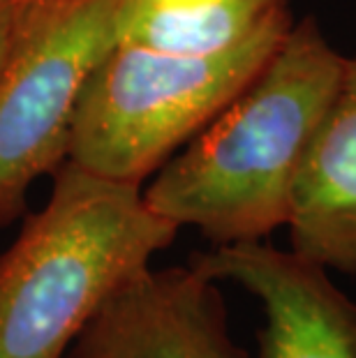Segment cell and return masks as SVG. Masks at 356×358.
<instances>
[{"label": "cell", "instance_id": "obj_1", "mask_svg": "<svg viewBox=\"0 0 356 358\" xmlns=\"http://www.w3.org/2000/svg\"><path fill=\"white\" fill-rule=\"evenodd\" d=\"M345 58L315 17L294 21L259 74L141 187L148 208L211 245L266 241L287 227Z\"/></svg>", "mask_w": 356, "mask_h": 358}, {"label": "cell", "instance_id": "obj_2", "mask_svg": "<svg viewBox=\"0 0 356 358\" xmlns=\"http://www.w3.org/2000/svg\"><path fill=\"white\" fill-rule=\"evenodd\" d=\"M47 203L0 252V358H67L100 308L173 243L139 185L63 162Z\"/></svg>", "mask_w": 356, "mask_h": 358}, {"label": "cell", "instance_id": "obj_3", "mask_svg": "<svg viewBox=\"0 0 356 358\" xmlns=\"http://www.w3.org/2000/svg\"><path fill=\"white\" fill-rule=\"evenodd\" d=\"M290 24L220 56H178L116 44L90 72L67 129L65 162L143 187L252 81Z\"/></svg>", "mask_w": 356, "mask_h": 358}, {"label": "cell", "instance_id": "obj_4", "mask_svg": "<svg viewBox=\"0 0 356 358\" xmlns=\"http://www.w3.org/2000/svg\"><path fill=\"white\" fill-rule=\"evenodd\" d=\"M120 0H14L0 67V227L30 185L65 162L67 129L90 72L116 47Z\"/></svg>", "mask_w": 356, "mask_h": 358}, {"label": "cell", "instance_id": "obj_5", "mask_svg": "<svg viewBox=\"0 0 356 358\" xmlns=\"http://www.w3.org/2000/svg\"><path fill=\"white\" fill-rule=\"evenodd\" d=\"M190 266L259 303L257 358H356V301L322 264L266 241L213 245Z\"/></svg>", "mask_w": 356, "mask_h": 358}, {"label": "cell", "instance_id": "obj_6", "mask_svg": "<svg viewBox=\"0 0 356 358\" xmlns=\"http://www.w3.org/2000/svg\"><path fill=\"white\" fill-rule=\"evenodd\" d=\"M67 358H250L232 338L215 280L187 266L143 271L120 285Z\"/></svg>", "mask_w": 356, "mask_h": 358}, {"label": "cell", "instance_id": "obj_7", "mask_svg": "<svg viewBox=\"0 0 356 358\" xmlns=\"http://www.w3.org/2000/svg\"><path fill=\"white\" fill-rule=\"evenodd\" d=\"M290 248L331 273L356 275V56L345 58L294 187Z\"/></svg>", "mask_w": 356, "mask_h": 358}, {"label": "cell", "instance_id": "obj_8", "mask_svg": "<svg viewBox=\"0 0 356 358\" xmlns=\"http://www.w3.org/2000/svg\"><path fill=\"white\" fill-rule=\"evenodd\" d=\"M290 21L287 0H120L116 44L178 56H220Z\"/></svg>", "mask_w": 356, "mask_h": 358}, {"label": "cell", "instance_id": "obj_9", "mask_svg": "<svg viewBox=\"0 0 356 358\" xmlns=\"http://www.w3.org/2000/svg\"><path fill=\"white\" fill-rule=\"evenodd\" d=\"M12 12H14V0H0V67H3L7 42H10Z\"/></svg>", "mask_w": 356, "mask_h": 358}]
</instances>
